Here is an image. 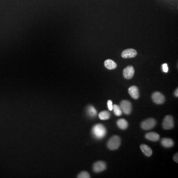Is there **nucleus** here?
<instances>
[{"mask_svg": "<svg viewBox=\"0 0 178 178\" xmlns=\"http://www.w3.org/2000/svg\"><path fill=\"white\" fill-rule=\"evenodd\" d=\"M92 135L96 139H102L106 134V129L104 125L102 124H95L92 128Z\"/></svg>", "mask_w": 178, "mask_h": 178, "instance_id": "f257e3e1", "label": "nucleus"}, {"mask_svg": "<svg viewBox=\"0 0 178 178\" xmlns=\"http://www.w3.org/2000/svg\"><path fill=\"white\" fill-rule=\"evenodd\" d=\"M121 145V139L118 136H113L110 138L107 143L108 148L110 150H117Z\"/></svg>", "mask_w": 178, "mask_h": 178, "instance_id": "f03ea898", "label": "nucleus"}, {"mask_svg": "<svg viewBox=\"0 0 178 178\" xmlns=\"http://www.w3.org/2000/svg\"><path fill=\"white\" fill-rule=\"evenodd\" d=\"M157 125V121L154 119H147L141 123V126L143 130H151L154 127Z\"/></svg>", "mask_w": 178, "mask_h": 178, "instance_id": "7ed1b4c3", "label": "nucleus"}, {"mask_svg": "<svg viewBox=\"0 0 178 178\" xmlns=\"http://www.w3.org/2000/svg\"><path fill=\"white\" fill-rule=\"evenodd\" d=\"M174 126V119L171 115H166L163 119L162 127L165 130H170Z\"/></svg>", "mask_w": 178, "mask_h": 178, "instance_id": "20e7f679", "label": "nucleus"}, {"mask_svg": "<svg viewBox=\"0 0 178 178\" xmlns=\"http://www.w3.org/2000/svg\"><path fill=\"white\" fill-rule=\"evenodd\" d=\"M120 108L121 110L126 115H129L131 113L132 110V103L130 102L127 100H123L120 103Z\"/></svg>", "mask_w": 178, "mask_h": 178, "instance_id": "39448f33", "label": "nucleus"}, {"mask_svg": "<svg viewBox=\"0 0 178 178\" xmlns=\"http://www.w3.org/2000/svg\"><path fill=\"white\" fill-rule=\"evenodd\" d=\"M152 99L154 102L157 105L163 104L165 101L164 95L158 92H155L153 93L152 95Z\"/></svg>", "mask_w": 178, "mask_h": 178, "instance_id": "423d86ee", "label": "nucleus"}, {"mask_svg": "<svg viewBox=\"0 0 178 178\" xmlns=\"http://www.w3.org/2000/svg\"><path fill=\"white\" fill-rule=\"evenodd\" d=\"M106 163L102 161H99L94 163L92 170L95 173H99L106 169Z\"/></svg>", "mask_w": 178, "mask_h": 178, "instance_id": "0eeeda50", "label": "nucleus"}, {"mask_svg": "<svg viewBox=\"0 0 178 178\" xmlns=\"http://www.w3.org/2000/svg\"><path fill=\"white\" fill-rule=\"evenodd\" d=\"M135 73V70L133 66L131 65H129L127 66L126 68H124L123 74L125 79H131L133 78V77Z\"/></svg>", "mask_w": 178, "mask_h": 178, "instance_id": "6e6552de", "label": "nucleus"}, {"mask_svg": "<svg viewBox=\"0 0 178 178\" xmlns=\"http://www.w3.org/2000/svg\"><path fill=\"white\" fill-rule=\"evenodd\" d=\"M137 55V52L133 49H128L125 50L121 53V57L124 59L133 58Z\"/></svg>", "mask_w": 178, "mask_h": 178, "instance_id": "1a4fd4ad", "label": "nucleus"}, {"mask_svg": "<svg viewBox=\"0 0 178 178\" xmlns=\"http://www.w3.org/2000/svg\"><path fill=\"white\" fill-rule=\"evenodd\" d=\"M128 92L133 99H137L140 97L139 89L137 86H132L128 89Z\"/></svg>", "mask_w": 178, "mask_h": 178, "instance_id": "9d476101", "label": "nucleus"}, {"mask_svg": "<svg viewBox=\"0 0 178 178\" xmlns=\"http://www.w3.org/2000/svg\"><path fill=\"white\" fill-rule=\"evenodd\" d=\"M145 138L150 141H159L160 136L155 132H149L145 135Z\"/></svg>", "mask_w": 178, "mask_h": 178, "instance_id": "9b49d317", "label": "nucleus"}, {"mask_svg": "<svg viewBox=\"0 0 178 178\" xmlns=\"http://www.w3.org/2000/svg\"><path fill=\"white\" fill-rule=\"evenodd\" d=\"M140 148L142 152L147 157H150L152 155V150L151 148L146 144H141L140 146Z\"/></svg>", "mask_w": 178, "mask_h": 178, "instance_id": "f8f14e48", "label": "nucleus"}, {"mask_svg": "<svg viewBox=\"0 0 178 178\" xmlns=\"http://www.w3.org/2000/svg\"><path fill=\"white\" fill-rule=\"evenodd\" d=\"M104 65L107 69L109 70H112L115 69L117 67L116 63H115L112 60L108 59L105 60Z\"/></svg>", "mask_w": 178, "mask_h": 178, "instance_id": "ddd939ff", "label": "nucleus"}, {"mask_svg": "<svg viewBox=\"0 0 178 178\" xmlns=\"http://www.w3.org/2000/svg\"><path fill=\"white\" fill-rule=\"evenodd\" d=\"M161 144L166 148H170L174 146V141L170 138H163L161 141Z\"/></svg>", "mask_w": 178, "mask_h": 178, "instance_id": "4468645a", "label": "nucleus"}, {"mask_svg": "<svg viewBox=\"0 0 178 178\" xmlns=\"http://www.w3.org/2000/svg\"><path fill=\"white\" fill-rule=\"evenodd\" d=\"M117 125L120 129L126 130L128 128L129 124L126 120L122 118L117 121Z\"/></svg>", "mask_w": 178, "mask_h": 178, "instance_id": "2eb2a0df", "label": "nucleus"}, {"mask_svg": "<svg viewBox=\"0 0 178 178\" xmlns=\"http://www.w3.org/2000/svg\"><path fill=\"white\" fill-rule=\"evenodd\" d=\"M87 113L91 117H95L97 114V111L95 108L92 105H90L88 107L87 110Z\"/></svg>", "mask_w": 178, "mask_h": 178, "instance_id": "dca6fc26", "label": "nucleus"}, {"mask_svg": "<svg viewBox=\"0 0 178 178\" xmlns=\"http://www.w3.org/2000/svg\"><path fill=\"white\" fill-rule=\"evenodd\" d=\"M99 119L102 120H106L110 118V114L108 112L105 110L101 112L99 114Z\"/></svg>", "mask_w": 178, "mask_h": 178, "instance_id": "f3484780", "label": "nucleus"}, {"mask_svg": "<svg viewBox=\"0 0 178 178\" xmlns=\"http://www.w3.org/2000/svg\"><path fill=\"white\" fill-rule=\"evenodd\" d=\"M113 109L114 114L117 116H120L122 114V111L121 108L118 105H113Z\"/></svg>", "mask_w": 178, "mask_h": 178, "instance_id": "a211bd4d", "label": "nucleus"}, {"mask_svg": "<svg viewBox=\"0 0 178 178\" xmlns=\"http://www.w3.org/2000/svg\"><path fill=\"white\" fill-rule=\"evenodd\" d=\"M90 174L86 171L81 172L77 176L78 178H90Z\"/></svg>", "mask_w": 178, "mask_h": 178, "instance_id": "6ab92c4d", "label": "nucleus"}, {"mask_svg": "<svg viewBox=\"0 0 178 178\" xmlns=\"http://www.w3.org/2000/svg\"><path fill=\"white\" fill-rule=\"evenodd\" d=\"M162 68L163 72H165V73H167L168 72L169 69L167 64L164 63V64H162Z\"/></svg>", "mask_w": 178, "mask_h": 178, "instance_id": "aec40b11", "label": "nucleus"}, {"mask_svg": "<svg viewBox=\"0 0 178 178\" xmlns=\"http://www.w3.org/2000/svg\"><path fill=\"white\" fill-rule=\"evenodd\" d=\"M108 106L109 110L112 111L113 109V105H112V102L111 100H108Z\"/></svg>", "mask_w": 178, "mask_h": 178, "instance_id": "412c9836", "label": "nucleus"}, {"mask_svg": "<svg viewBox=\"0 0 178 178\" xmlns=\"http://www.w3.org/2000/svg\"><path fill=\"white\" fill-rule=\"evenodd\" d=\"M178 153L177 154H175V155H174V157H173V159H174V160L176 162H177V163H178Z\"/></svg>", "mask_w": 178, "mask_h": 178, "instance_id": "4be33fe9", "label": "nucleus"}, {"mask_svg": "<svg viewBox=\"0 0 178 178\" xmlns=\"http://www.w3.org/2000/svg\"><path fill=\"white\" fill-rule=\"evenodd\" d=\"M174 95H175V97H177L178 98V88L176 89L175 91V92H174Z\"/></svg>", "mask_w": 178, "mask_h": 178, "instance_id": "5701e85b", "label": "nucleus"}]
</instances>
